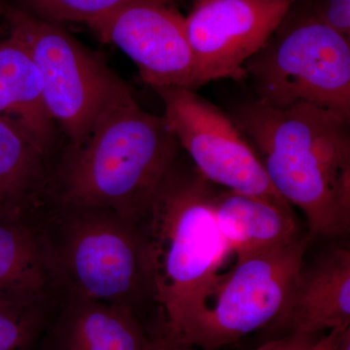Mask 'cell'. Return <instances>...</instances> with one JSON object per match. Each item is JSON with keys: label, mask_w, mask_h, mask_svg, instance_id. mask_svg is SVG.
Here are the masks:
<instances>
[{"label": "cell", "mask_w": 350, "mask_h": 350, "mask_svg": "<svg viewBox=\"0 0 350 350\" xmlns=\"http://www.w3.org/2000/svg\"><path fill=\"white\" fill-rule=\"evenodd\" d=\"M232 119L276 192L305 214L310 238L349 232V121L308 103L275 107L258 100L239 105Z\"/></svg>", "instance_id": "6da1fadb"}, {"label": "cell", "mask_w": 350, "mask_h": 350, "mask_svg": "<svg viewBox=\"0 0 350 350\" xmlns=\"http://www.w3.org/2000/svg\"><path fill=\"white\" fill-rule=\"evenodd\" d=\"M180 149L163 115L145 111L130 92L101 115L79 148L64 151L45 200L105 207L142 225Z\"/></svg>", "instance_id": "7a4b0ae2"}, {"label": "cell", "mask_w": 350, "mask_h": 350, "mask_svg": "<svg viewBox=\"0 0 350 350\" xmlns=\"http://www.w3.org/2000/svg\"><path fill=\"white\" fill-rule=\"evenodd\" d=\"M29 219L57 298L116 304L137 314L145 300L153 301L150 250L142 225L105 207L49 200Z\"/></svg>", "instance_id": "3957f363"}, {"label": "cell", "mask_w": 350, "mask_h": 350, "mask_svg": "<svg viewBox=\"0 0 350 350\" xmlns=\"http://www.w3.org/2000/svg\"><path fill=\"white\" fill-rule=\"evenodd\" d=\"M213 184L178 161L157 190L142 228L150 250L153 301L172 338L204 306L231 254L219 230Z\"/></svg>", "instance_id": "277c9868"}, {"label": "cell", "mask_w": 350, "mask_h": 350, "mask_svg": "<svg viewBox=\"0 0 350 350\" xmlns=\"http://www.w3.org/2000/svg\"><path fill=\"white\" fill-rule=\"evenodd\" d=\"M9 33L25 44L40 72L44 100L55 124L79 148L108 108L130 93L126 83L59 25L0 3Z\"/></svg>", "instance_id": "5b68a950"}, {"label": "cell", "mask_w": 350, "mask_h": 350, "mask_svg": "<svg viewBox=\"0 0 350 350\" xmlns=\"http://www.w3.org/2000/svg\"><path fill=\"white\" fill-rule=\"evenodd\" d=\"M243 69L262 103L275 107L308 103L349 121V39L312 13L280 25Z\"/></svg>", "instance_id": "8992f818"}, {"label": "cell", "mask_w": 350, "mask_h": 350, "mask_svg": "<svg viewBox=\"0 0 350 350\" xmlns=\"http://www.w3.org/2000/svg\"><path fill=\"white\" fill-rule=\"evenodd\" d=\"M310 237L237 262L204 306L170 340L218 350L269 324L282 323L300 280Z\"/></svg>", "instance_id": "52a82bcc"}, {"label": "cell", "mask_w": 350, "mask_h": 350, "mask_svg": "<svg viewBox=\"0 0 350 350\" xmlns=\"http://www.w3.org/2000/svg\"><path fill=\"white\" fill-rule=\"evenodd\" d=\"M155 91L165 105L163 117L170 130L206 180L292 209L273 188L256 151L232 117L192 90Z\"/></svg>", "instance_id": "ba28073f"}, {"label": "cell", "mask_w": 350, "mask_h": 350, "mask_svg": "<svg viewBox=\"0 0 350 350\" xmlns=\"http://www.w3.org/2000/svg\"><path fill=\"white\" fill-rule=\"evenodd\" d=\"M295 0H198L185 17L196 90L245 78L246 62L266 45Z\"/></svg>", "instance_id": "9c48e42d"}, {"label": "cell", "mask_w": 350, "mask_h": 350, "mask_svg": "<svg viewBox=\"0 0 350 350\" xmlns=\"http://www.w3.org/2000/svg\"><path fill=\"white\" fill-rule=\"evenodd\" d=\"M88 27L101 41L123 51L154 90L175 87L195 91L194 59L185 17L174 0H128Z\"/></svg>", "instance_id": "30bf717a"}, {"label": "cell", "mask_w": 350, "mask_h": 350, "mask_svg": "<svg viewBox=\"0 0 350 350\" xmlns=\"http://www.w3.org/2000/svg\"><path fill=\"white\" fill-rule=\"evenodd\" d=\"M151 340L128 306L64 296L57 298L38 350H148Z\"/></svg>", "instance_id": "8fae6325"}, {"label": "cell", "mask_w": 350, "mask_h": 350, "mask_svg": "<svg viewBox=\"0 0 350 350\" xmlns=\"http://www.w3.org/2000/svg\"><path fill=\"white\" fill-rule=\"evenodd\" d=\"M0 118L17 126L49 163L56 148V124L46 107L38 66L11 33L0 39Z\"/></svg>", "instance_id": "7c38bea8"}, {"label": "cell", "mask_w": 350, "mask_h": 350, "mask_svg": "<svg viewBox=\"0 0 350 350\" xmlns=\"http://www.w3.org/2000/svg\"><path fill=\"white\" fill-rule=\"evenodd\" d=\"M282 323L291 332L319 334L350 324V251L329 250L300 280Z\"/></svg>", "instance_id": "4fadbf2b"}, {"label": "cell", "mask_w": 350, "mask_h": 350, "mask_svg": "<svg viewBox=\"0 0 350 350\" xmlns=\"http://www.w3.org/2000/svg\"><path fill=\"white\" fill-rule=\"evenodd\" d=\"M214 213L219 230L237 262L282 247L297 238L292 209L257 196L216 192Z\"/></svg>", "instance_id": "5bb4252c"}, {"label": "cell", "mask_w": 350, "mask_h": 350, "mask_svg": "<svg viewBox=\"0 0 350 350\" xmlns=\"http://www.w3.org/2000/svg\"><path fill=\"white\" fill-rule=\"evenodd\" d=\"M51 172L29 138L0 118V214L29 217L45 200Z\"/></svg>", "instance_id": "9a60e30c"}, {"label": "cell", "mask_w": 350, "mask_h": 350, "mask_svg": "<svg viewBox=\"0 0 350 350\" xmlns=\"http://www.w3.org/2000/svg\"><path fill=\"white\" fill-rule=\"evenodd\" d=\"M0 296H56L29 217L0 214Z\"/></svg>", "instance_id": "2e32d148"}, {"label": "cell", "mask_w": 350, "mask_h": 350, "mask_svg": "<svg viewBox=\"0 0 350 350\" xmlns=\"http://www.w3.org/2000/svg\"><path fill=\"white\" fill-rule=\"evenodd\" d=\"M56 296H0V350H38Z\"/></svg>", "instance_id": "e0dca14e"}, {"label": "cell", "mask_w": 350, "mask_h": 350, "mask_svg": "<svg viewBox=\"0 0 350 350\" xmlns=\"http://www.w3.org/2000/svg\"><path fill=\"white\" fill-rule=\"evenodd\" d=\"M128 0H14L10 5L45 22L87 25L113 12Z\"/></svg>", "instance_id": "ac0fdd59"}, {"label": "cell", "mask_w": 350, "mask_h": 350, "mask_svg": "<svg viewBox=\"0 0 350 350\" xmlns=\"http://www.w3.org/2000/svg\"><path fill=\"white\" fill-rule=\"evenodd\" d=\"M313 15L340 36H350V0H319Z\"/></svg>", "instance_id": "d6986e66"}, {"label": "cell", "mask_w": 350, "mask_h": 350, "mask_svg": "<svg viewBox=\"0 0 350 350\" xmlns=\"http://www.w3.org/2000/svg\"><path fill=\"white\" fill-rule=\"evenodd\" d=\"M319 338V334L291 332L284 337L269 340L255 350H312Z\"/></svg>", "instance_id": "ffe728a7"}, {"label": "cell", "mask_w": 350, "mask_h": 350, "mask_svg": "<svg viewBox=\"0 0 350 350\" xmlns=\"http://www.w3.org/2000/svg\"><path fill=\"white\" fill-rule=\"evenodd\" d=\"M148 350H197L191 345L174 342L165 336L161 335L151 340Z\"/></svg>", "instance_id": "44dd1931"}, {"label": "cell", "mask_w": 350, "mask_h": 350, "mask_svg": "<svg viewBox=\"0 0 350 350\" xmlns=\"http://www.w3.org/2000/svg\"><path fill=\"white\" fill-rule=\"evenodd\" d=\"M342 330L330 331L328 335L320 337L319 342L312 350H336L337 349L338 340Z\"/></svg>", "instance_id": "7402d4cb"}, {"label": "cell", "mask_w": 350, "mask_h": 350, "mask_svg": "<svg viewBox=\"0 0 350 350\" xmlns=\"http://www.w3.org/2000/svg\"><path fill=\"white\" fill-rule=\"evenodd\" d=\"M336 350H350V328L345 329L340 334L338 337L337 349Z\"/></svg>", "instance_id": "603a6c76"}, {"label": "cell", "mask_w": 350, "mask_h": 350, "mask_svg": "<svg viewBox=\"0 0 350 350\" xmlns=\"http://www.w3.org/2000/svg\"><path fill=\"white\" fill-rule=\"evenodd\" d=\"M0 39H1V38H0Z\"/></svg>", "instance_id": "cb8c5ba5"}]
</instances>
